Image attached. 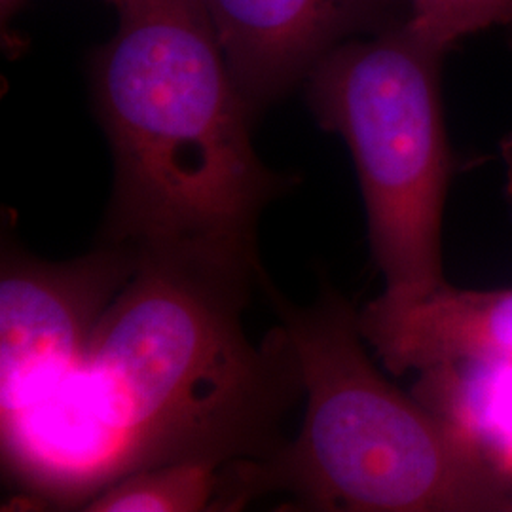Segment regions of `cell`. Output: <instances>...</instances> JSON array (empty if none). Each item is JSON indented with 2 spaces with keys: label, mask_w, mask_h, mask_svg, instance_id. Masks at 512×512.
I'll list each match as a JSON object with an SVG mask.
<instances>
[{
  "label": "cell",
  "mask_w": 512,
  "mask_h": 512,
  "mask_svg": "<svg viewBox=\"0 0 512 512\" xmlns=\"http://www.w3.org/2000/svg\"><path fill=\"white\" fill-rule=\"evenodd\" d=\"M266 281V270L141 253L80 365L0 420L4 473L21 497L82 511L150 467L274 458L304 385L281 323L258 344L243 327Z\"/></svg>",
  "instance_id": "obj_1"
},
{
  "label": "cell",
  "mask_w": 512,
  "mask_h": 512,
  "mask_svg": "<svg viewBox=\"0 0 512 512\" xmlns=\"http://www.w3.org/2000/svg\"><path fill=\"white\" fill-rule=\"evenodd\" d=\"M92 61L114 184L99 243L264 270L258 222L298 179L264 164L255 112L198 0H126Z\"/></svg>",
  "instance_id": "obj_2"
},
{
  "label": "cell",
  "mask_w": 512,
  "mask_h": 512,
  "mask_svg": "<svg viewBox=\"0 0 512 512\" xmlns=\"http://www.w3.org/2000/svg\"><path fill=\"white\" fill-rule=\"evenodd\" d=\"M293 342L306 412L298 437L258 463L262 492L311 511H512V484L465 429L389 384L359 310L334 287L298 306L262 291Z\"/></svg>",
  "instance_id": "obj_3"
},
{
  "label": "cell",
  "mask_w": 512,
  "mask_h": 512,
  "mask_svg": "<svg viewBox=\"0 0 512 512\" xmlns=\"http://www.w3.org/2000/svg\"><path fill=\"white\" fill-rule=\"evenodd\" d=\"M444 55L406 18L334 48L304 82L319 126L351 152L372 258L393 298L448 283L442 219L454 162L440 95Z\"/></svg>",
  "instance_id": "obj_4"
},
{
  "label": "cell",
  "mask_w": 512,
  "mask_h": 512,
  "mask_svg": "<svg viewBox=\"0 0 512 512\" xmlns=\"http://www.w3.org/2000/svg\"><path fill=\"white\" fill-rule=\"evenodd\" d=\"M139 266V249L114 243H99L67 262H46L4 247L0 420L37 403L80 365L103 315Z\"/></svg>",
  "instance_id": "obj_5"
},
{
  "label": "cell",
  "mask_w": 512,
  "mask_h": 512,
  "mask_svg": "<svg viewBox=\"0 0 512 512\" xmlns=\"http://www.w3.org/2000/svg\"><path fill=\"white\" fill-rule=\"evenodd\" d=\"M255 114L353 38L410 16L406 0H198Z\"/></svg>",
  "instance_id": "obj_6"
},
{
  "label": "cell",
  "mask_w": 512,
  "mask_h": 512,
  "mask_svg": "<svg viewBox=\"0 0 512 512\" xmlns=\"http://www.w3.org/2000/svg\"><path fill=\"white\" fill-rule=\"evenodd\" d=\"M359 327L395 376L505 359L512 357V287L459 289L444 283L418 298L382 293L359 310Z\"/></svg>",
  "instance_id": "obj_7"
},
{
  "label": "cell",
  "mask_w": 512,
  "mask_h": 512,
  "mask_svg": "<svg viewBox=\"0 0 512 512\" xmlns=\"http://www.w3.org/2000/svg\"><path fill=\"white\" fill-rule=\"evenodd\" d=\"M82 511H238L234 463L179 461L137 471L110 484Z\"/></svg>",
  "instance_id": "obj_8"
},
{
  "label": "cell",
  "mask_w": 512,
  "mask_h": 512,
  "mask_svg": "<svg viewBox=\"0 0 512 512\" xmlns=\"http://www.w3.org/2000/svg\"><path fill=\"white\" fill-rule=\"evenodd\" d=\"M408 23L442 52L463 38L512 27V0H406Z\"/></svg>",
  "instance_id": "obj_9"
},
{
  "label": "cell",
  "mask_w": 512,
  "mask_h": 512,
  "mask_svg": "<svg viewBox=\"0 0 512 512\" xmlns=\"http://www.w3.org/2000/svg\"><path fill=\"white\" fill-rule=\"evenodd\" d=\"M499 154L503 162V173H505V200L509 205L512 217V131H509L501 143H499Z\"/></svg>",
  "instance_id": "obj_10"
},
{
  "label": "cell",
  "mask_w": 512,
  "mask_h": 512,
  "mask_svg": "<svg viewBox=\"0 0 512 512\" xmlns=\"http://www.w3.org/2000/svg\"><path fill=\"white\" fill-rule=\"evenodd\" d=\"M27 0H0V16H2V29H6V23L16 18L21 6Z\"/></svg>",
  "instance_id": "obj_11"
},
{
  "label": "cell",
  "mask_w": 512,
  "mask_h": 512,
  "mask_svg": "<svg viewBox=\"0 0 512 512\" xmlns=\"http://www.w3.org/2000/svg\"><path fill=\"white\" fill-rule=\"evenodd\" d=\"M505 31H507V35H509V48L512 50V27L505 29Z\"/></svg>",
  "instance_id": "obj_12"
},
{
  "label": "cell",
  "mask_w": 512,
  "mask_h": 512,
  "mask_svg": "<svg viewBox=\"0 0 512 512\" xmlns=\"http://www.w3.org/2000/svg\"><path fill=\"white\" fill-rule=\"evenodd\" d=\"M110 2H114V4H116V6H122V4H124V2H126V0H110Z\"/></svg>",
  "instance_id": "obj_13"
}]
</instances>
